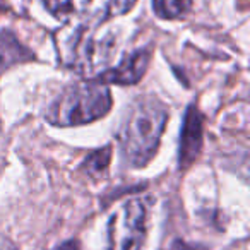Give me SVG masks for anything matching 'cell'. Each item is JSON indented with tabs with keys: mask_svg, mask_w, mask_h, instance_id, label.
<instances>
[{
	"mask_svg": "<svg viewBox=\"0 0 250 250\" xmlns=\"http://www.w3.org/2000/svg\"><path fill=\"white\" fill-rule=\"evenodd\" d=\"M167 120V106L153 96L139 98L130 106L118 132L122 156L130 167H144L153 160Z\"/></svg>",
	"mask_w": 250,
	"mask_h": 250,
	"instance_id": "cell-1",
	"label": "cell"
},
{
	"mask_svg": "<svg viewBox=\"0 0 250 250\" xmlns=\"http://www.w3.org/2000/svg\"><path fill=\"white\" fill-rule=\"evenodd\" d=\"M57 45L62 62L69 69L96 79L110 65L117 42L110 31H101L100 26H70L67 33H60Z\"/></svg>",
	"mask_w": 250,
	"mask_h": 250,
	"instance_id": "cell-2",
	"label": "cell"
},
{
	"mask_svg": "<svg viewBox=\"0 0 250 250\" xmlns=\"http://www.w3.org/2000/svg\"><path fill=\"white\" fill-rule=\"evenodd\" d=\"M111 108L110 89L103 83L89 81L69 86L50 106L48 120L60 127L81 125L104 117Z\"/></svg>",
	"mask_w": 250,
	"mask_h": 250,
	"instance_id": "cell-3",
	"label": "cell"
},
{
	"mask_svg": "<svg viewBox=\"0 0 250 250\" xmlns=\"http://www.w3.org/2000/svg\"><path fill=\"white\" fill-rule=\"evenodd\" d=\"M50 12L72 26L94 28L127 14L137 0H43Z\"/></svg>",
	"mask_w": 250,
	"mask_h": 250,
	"instance_id": "cell-4",
	"label": "cell"
},
{
	"mask_svg": "<svg viewBox=\"0 0 250 250\" xmlns=\"http://www.w3.org/2000/svg\"><path fill=\"white\" fill-rule=\"evenodd\" d=\"M147 204L130 199L122 204L108 223V250H141L146 240Z\"/></svg>",
	"mask_w": 250,
	"mask_h": 250,
	"instance_id": "cell-5",
	"label": "cell"
},
{
	"mask_svg": "<svg viewBox=\"0 0 250 250\" xmlns=\"http://www.w3.org/2000/svg\"><path fill=\"white\" fill-rule=\"evenodd\" d=\"M151 62V46L139 48L136 52L125 55L124 60L115 69L104 70L96 77L98 83L113 84H136L146 74L147 65Z\"/></svg>",
	"mask_w": 250,
	"mask_h": 250,
	"instance_id": "cell-6",
	"label": "cell"
},
{
	"mask_svg": "<svg viewBox=\"0 0 250 250\" xmlns=\"http://www.w3.org/2000/svg\"><path fill=\"white\" fill-rule=\"evenodd\" d=\"M202 147V117L199 110L190 104L184 118V129L180 136V151L178 161L180 167H188L199 156Z\"/></svg>",
	"mask_w": 250,
	"mask_h": 250,
	"instance_id": "cell-7",
	"label": "cell"
},
{
	"mask_svg": "<svg viewBox=\"0 0 250 250\" xmlns=\"http://www.w3.org/2000/svg\"><path fill=\"white\" fill-rule=\"evenodd\" d=\"M153 9L163 19H177L192 9V0H153Z\"/></svg>",
	"mask_w": 250,
	"mask_h": 250,
	"instance_id": "cell-8",
	"label": "cell"
},
{
	"mask_svg": "<svg viewBox=\"0 0 250 250\" xmlns=\"http://www.w3.org/2000/svg\"><path fill=\"white\" fill-rule=\"evenodd\" d=\"M110 158H111V149L108 146L100 151H94V153H91L89 156L86 158V161H84V170L89 175H93V177L103 175L104 170L108 168Z\"/></svg>",
	"mask_w": 250,
	"mask_h": 250,
	"instance_id": "cell-9",
	"label": "cell"
},
{
	"mask_svg": "<svg viewBox=\"0 0 250 250\" xmlns=\"http://www.w3.org/2000/svg\"><path fill=\"white\" fill-rule=\"evenodd\" d=\"M55 250H81V249H79V243H77L76 240H69V242H65L60 247H57Z\"/></svg>",
	"mask_w": 250,
	"mask_h": 250,
	"instance_id": "cell-10",
	"label": "cell"
},
{
	"mask_svg": "<svg viewBox=\"0 0 250 250\" xmlns=\"http://www.w3.org/2000/svg\"><path fill=\"white\" fill-rule=\"evenodd\" d=\"M168 250H195V249H192V247H188L187 243L177 240V242H173L170 247H168Z\"/></svg>",
	"mask_w": 250,
	"mask_h": 250,
	"instance_id": "cell-11",
	"label": "cell"
},
{
	"mask_svg": "<svg viewBox=\"0 0 250 250\" xmlns=\"http://www.w3.org/2000/svg\"><path fill=\"white\" fill-rule=\"evenodd\" d=\"M0 250H16V247L11 242H7V240L0 238Z\"/></svg>",
	"mask_w": 250,
	"mask_h": 250,
	"instance_id": "cell-12",
	"label": "cell"
}]
</instances>
